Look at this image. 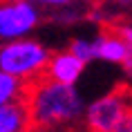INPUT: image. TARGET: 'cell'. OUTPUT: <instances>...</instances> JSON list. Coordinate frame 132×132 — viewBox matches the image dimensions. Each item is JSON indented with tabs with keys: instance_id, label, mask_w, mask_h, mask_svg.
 <instances>
[{
	"instance_id": "1",
	"label": "cell",
	"mask_w": 132,
	"mask_h": 132,
	"mask_svg": "<svg viewBox=\"0 0 132 132\" xmlns=\"http://www.w3.org/2000/svg\"><path fill=\"white\" fill-rule=\"evenodd\" d=\"M22 101L27 105L31 125L38 132L74 128L85 112V98L76 85L56 83L45 76L27 85Z\"/></svg>"
},
{
	"instance_id": "2",
	"label": "cell",
	"mask_w": 132,
	"mask_h": 132,
	"mask_svg": "<svg viewBox=\"0 0 132 132\" xmlns=\"http://www.w3.org/2000/svg\"><path fill=\"white\" fill-rule=\"evenodd\" d=\"M47 45L31 36L18 40L0 43V72L20 78L22 83H34L45 76V67L49 61Z\"/></svg>"
},
{
	"instance_id": "3",
	"label": "cell",
	"mask_w": 132,
	"mask_h": 132,
	"mask_svg": "<svg viewBox=\"0 0 132 132\" xmlns=\"http://www.w3.org/2000/svg\"><path fill=\"white\" fill-rule=\"evenodd\" d=\"M43 11L34 0H0V40L27 38L40 27Z\"/></svg>"
},
{
	"instance_id": "4",
	"label": "cell",
	"mask_w": 132,
	"mask_h": 132,
	"mask_svg": "<svg viewBox=\"0 0 132 132\" xmlns=\"http://www.w3.org/2000/svg\"><path fill=\"white\" fill-rule=\"evenodd\" d=\"M130 105H132V96L128 92L112 90L94 98L92 103H85V112L81 121L87 132H112Z\"/></svg>"
},
{
	"instance_id": "5",
	"label": "cell",
	"mask_w": 132,
	"mask_h": 132,
	"mask_svg": "<svg viewBox=\"0 0 132 132\" xmlns=\"http://www.w3.org/2000/svg\"><path fill=\"white\" fill-rule=\"evenodd\" d=\"M85 67L87 65L65 47L49 54L47 67H45V78L56 81V83H65V85H76L83 78Z\"/></svg>"
},
{
	"instance_id": "6",
	"label": "cell",
	"mask_w": 132,
	"mask_h": 132,
	"mask_svg": "<svg viewBox=\"0 0 132 132\" xmlns=\"http://www.w3.org/2000/svg\"><path fill=\"white\" fill-rule=\"evenodd\" d=\"M92 54L98 63L121 67L130 56V49L117 31H98L96 36H92Z\"/></svg>"
},
{
	"instance_id": "7",
	"label": "cell",
	"mask_w": 132,
	"mask_h": 132,
	"mask_svg": "<svg viewBox=\"0 0 132 132\" xmlns=\"http://www.w3.org/2000/svg\"><path fill=\"white\" fill-rule=\"evenodd\" d=\"M0 132H34L25 101H16L0 108Z\"/></svg>"
},
{
	"instance_id": "8",
	"label": "cell",
	"mask_w": 132,
	"mask_h": 132,
	"mask_svg": "<svg viewBox=\"0 0 132 132\" xmlns=\"http://www.w3.org/2000/svg\"><path fill=\"white\" fill-rule=\"evenodd\" d=\"M27 92V83H22L20 78L9 76L5 72H0V108L16 101H22Z\"/></svg>"
},
{
	"instance_id": "9",
	"label": "cell",
	"mask_w": 132,
	"mask_h": 132,
	"mask_svg": "<svg viewBox=\"0 0 132 132\" xmlns=\"http://www.w3.org/2000/svg\"><path fill=\"white\" fill-rule=\"evenodd\" d=\"M67 49H70L76 58H81L85 65L94 61V54H92V38H87V36H78V38H74V40L67 45Z\"/></svg>"
},
{
	"instance_id": "10",
	"label": "cell",
	"mask_w": 132,
	"mask_h": 132,
	"mask_svg": "<svg viewBox=\"0 0 132 132\" xmlns=\"http://www.w3.org/2000/svg\"><path fill=\"white\" fill-rule=\"evenodd\" d=\"M38 7H47V9H63V7H72L76 0H34Z\"/></svg>"
},
{
	"instance_id": "11",
	"label": "cell",
	"mask_w": 132,
	"mask_h": 132,
	"mask_svg": "<svg viewBox=\"0 0 132 132\" xmlns=\"http://www.w3.org/2000/svg\"><path fill=\"white\" fill-rule=\"evenodd\" d=\"M112 132H132V105L128 108V112L123 114V119L117 123V128Z\"/></svg>"
},
{
	"instance_id": "12",
	"label": "cell",
	"mask_w": 132,
	"mask_h": 132,
	"mask_svg": "<svg viewBox=\"0 0 132 132\" xmlns=\"http://www.w3.org/2000/svg\"><path fill=\"white\" fill-rule=\"evenodd\" d=\"M117 34L123 38V43L128 45V49H130V54H132V22H128V25H119Z\"/></svg>"
},
{
	"instance_id": "13",
	"label": "cell",
	"mask_w": 132,
	"mask_h": 132,
	"mask_svg": "<svg viewBox=\"0 0 132 132\" xmlns=\"http://www.w3.org/2000/svg\"><path fill=\"white\" fill-rule=\"evenodd\" d=\"M121 67H123L125 76H128V78H130V81H132V54L128 56V58H125V63H123V65H121Z\"/></svg>"
},
{
	"instance_id": "14",
	"label": "cell",
	"mask_w": 132,
	"mask_h": 132,
	"mask_svg": "<svg viewBox=\"0 0 132 132\" xmlns=\"http://www.w3.org/2000/svg\"><path fill=\"white\" fill-rule=\"evenodd\" d=\"M114 5H121V7H125V5H132V0H112Z\"/></svg>"
}]
</instances>
